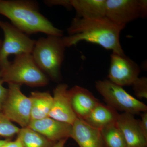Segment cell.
Instances as JSON below:
<instances>
[{
    "label": "cell",
    "mask_w": 147,
    "mask_h": 147,
    "mask_svg": "<svg viewBox=\"0 0 147 147\" xmlns=\"http://www.w3.org/2000/svg\"><path fill=\"white\" fill-rule=\"evenodd\" d=\"M1 73L0 71V80H1Z\"/></svg>",
    "instance_id": "29"
},
{
    "label": "cell",
    "mask_w": 147,
    "mask_h": 147,
    "mask_svg": "<svg viewBox=\"0 0 147 147\" xmlns=\"http://www.w3.org/2000/svg\"><path fill=\"white\" fill-rule=\"evenodd\" d=\"M134 94L140 99L147 98V78L138 77L132 85Z\"/></svg>",
    "instance_id": "21"
},
{
    "label": "cell",
    "mask_w": 147,
    "mask_h": 147,
    "mask_svg": "<svg viewBox=\"0 0 147 147\" xmlns=\"http://www.w3.org/2000/svg\"></svg>",
    "instance_id": "30"
},
{
    "label": "cell",
    "mask_w": 147,
    "mask_h": 147,
    "mask_svg": "<svg viewBox=\"0 0 147 147\" xmlns=\"http://www.w3.org/2000/svg\"><path fill=\"white\" fill-rule=\"evenodd\" d=\"M17 135L24 147H53L57 143L50 141L28 127L20 129Z\"/></svg>",
    "instance_id": "18"
},
{
    "label": "cell",
    "mask_w": 147,
    "mask_h": 147,
    "mask_svg": "<svg viewBox=\"0 0 147 147\" xmlns=\"http://www.w3.org/2000/svg\"><path fill=\"white\" fill-rule=\"evenodd\" d=\"M77 18L94 19L105 16L106 0H70Z\"/></svg>",
    "instance_id": "16"
},
{
    "label": "cell",
    "mask_w": 147,
    "mask_h": 147,
    "mask_svg": "<svg viewBox=\"0 0 147 147\" xmlns=\"http://www.w3.org/2000/svg\"><path fill=\"white\" fill-rule=\"evenodd\" d=\"M110 57L109 80L122 87L132 86L140 74L138 65L125 55L113 53Z\"/></svg>",
    "instance_id": "9"
},
{
    "label": "cell",
    "mask_w": 147,
    "mask_h": 147,
    "mask_svg": "<svg viewBox=\"0 0 147 147\" xmlns=\"http://www.w3.org/2000/svg\"><path fill=\"white\" fill-rule=\"evenodd\" d=\"M2 40H0V48H1V46L2 44Z\"/></svg>",
    "instance_id": "28"
},
{
    "label": "cell",
    "mask_w": 147,
    "mask_h": 147,
    "mask_svg": "<svg viewBox=\"0 0 147 147\" xmlns=\"http://www.w3.org/2000/svg\"><path fill=\"white\" fill-rule=\"evenodd\" d=\"M0 14L27 35L41 32L47 36H63V31L40 13L38 5L34 1L0 0Z\"/></svg>",
    "instance_id": "2"
},
{
    "label": "cell",
    "mask_w": 147,
    "mask_h": 147,
    "mask_svg": "<svg viewBox=\"0 0 147 147\" xmlns=\"http://www.w3.org/2000/svg\"><path fill=\"white\" fill-rule=\"evenodd\" d=\"M53 104L49 117L72 125L77 118L71 106L67 85H58L53 90Z\"/></svg>",
    "instance_id": "10"
},
{
    "label": "cell",
    "mask_w": 147,
    "mask_h": 147,
    "mask_svg": "<svg viewBox=\"0 0 147 147\" xmlns=\"http://www.w3.org/2000/svg\"><path fill=\"white\" fill-rule=\"evenodd\" d=\"M20 128L12 123L2 112H0V136L11 138L18 134Z\"/></svg>",
    "instance_id": "20"
},
{
    "label": "cell",
    "mask_w": 147,
    "mask_h": 147,
    "mask_svg": "<svg viewBox=\"0 0 147 147\" xmlns=\"http://www.w3.org/2000/svg\"><path fill=\"white\" fill-rule=\"evenodd\" d=\"M3 83L0 80V112H2L3 106L8 94V89L3 86Z\"/></svg>",
    "instance_id": "24"
},
{
    "label": "cell",
    "mask_w": 147,
    "mask_h": 147,
    "mask_svg": "<svg viewBox=\"0 0 147 147\" xmlns=\"http://www.w3.org/2000/svg\"><path fill=\"white\" fill-rule=\"evenodd\" d=\"M9 139H7L6 140H0V147H2L3 145L5 144Z\"/></svg>",
    "instance_id": "27"
},
{
    "label": "cell",
    "mask_w": 147,
    "mask_h": 147,
    "mask_svg": "<svg viewBox=\"0 0 147 147\" xmlns=\"http://www.w3.org/2000/svg\"><path fill=\"white\" fill-rule=\"evenodd\" d=\"M45 4L49 6L59 5L67 8H71L70 0H47L44 1Z\"/></svg>",
    "instance_id": "22"
},
{
    "label": "cell",
    "mask_w": 147,
    "mask_h": 147,
    "mask_svg": "<svg viewBox=\"0 0 147 147\" xmlns=\"http://www.w3.org/2000/svg\"><path fill=\"white\" fill-rule=\"evenodd\" d=\"M72 109L77 118L83 120L100 102L86 88L75 86L69 90Z\"/></svg>",
    "instance_id": "14"
},
{
    "label": "cell",
    "mask_w": 147,
    "mask_h": 147,
    "mask_svg": "<svg viewBox=\"0 0 147 147\" xmlns=\"http://www.w3.org/2000/svg\"><path fill=\"white\" fill-rule=\"evenodd\" d=\"M98 92L107 105L116 110L134 115L147 111V106L126 91L123 87L105 79L96 82Z\"/></svg>",
    "instance_id": "5"
},
{
    "label": "cell",
    "mask_w": 147,
    "mask_h": 147,
    "mask_svg": "<svg viewBox=\"0 0 147 147\" xmlns=\"http://www.w3.org/2000/svg\"><path fill=\"white\" fill-rule=\"evenodd\" d=\"M31 102V121L49 117L53 97L47 92H32L29 96Z\"/></svg>",
    "instance_id": "17"
},
{
    "label": "cell",
    "mask_w": 147,
    "mask_h": 147,
    "mask_svg": "<svg viewBox=\"0 0 147 147\" xmlns=\"http://www.w3.org/2000/svg\"><path fill=\"white\" fill-rule=\"evenodd\" d=\"M1 73V81L30 87H42L49 83L47 75L38 67L30 53L15 56L13 62Z\"/></svg>",
    "instance_id": "4"
},
{
    "label": "cell",
    "mask_w": 147,
    "mask_h": 147,
    "mask_svg": "<svg viewBox=\"0 0 147 147\" xmlns=\"http://www.w3.org/2000/svg\"><path fill=\"white\" fill-rule=\"evenodd\" d=\"M68 139H62L57 142L53 147H64Z\"/></svg>",
    "instance_id": "26"
},
{
    "label": "cell",
    "mask_w": 147,
    "mask_h": 147,
    "mask_svg": "<svg viewBox=\"0 0 147 147\" xmlns=\"http://www.w3.org/2000/svg\"><path fill=\"white\" fill-rule=\"evenodd\" d=\"M117 124L125 139L126 147H147V139L142 133L134 115L126 113L119 114Z\"/></svg>",
    "instance_id": "12"
},
{
    "label": "cell",
    "mask_w": 147,
    "mask_h": 147,
    "mask_svg": "<svg viewBox=\"0 0 147 147\" xmlns=\"http://www.w3.org/2000/svg\"><path fill=\"white\" fill-rule=\"evenodd\" d=\"M141 114V119L138 120L139 126L142 133L147 139V111Z\"/></svg>",
    "instance_id": "23"
},
{
    "label": "cell",
    "mask_w": 147,
    "mask_h": 147,
    "mask_svg": "<svg viewBox=\"0 0 147 147\" xmlns=\"http://www.w3.org/2000/svg\"><path fill=\"white\" fill-rule=\"evenodd\" d=\"M0 28L4 36L0 48V71H2L10 65L8 59L10 55L31 54L36 40L8 22L0 21Z\"/></svg>",
    "instance_id": "6"
},
{
    "label": "cell",
    "mask_w": 147,
    "mask_h": 147,
    "mask_svg": "<svg viewBox=\"0 0 147 147\" xmlns=\"http://www.w3.org/2000/svg\"><path fill=\"white\" fill-rule=\"evenodd\" d=\"M147 14L146 0H106L105 16L118 26L125 27Z\"/></svg>",
    "instance_id": "8"
},
{
    "label": "cell",
    "mask_w": 147,
    "mask_h": 147,
    "mask_svg": "<svg viewBox=\"0 0 147 147\" xmlns=\"http://www.w3.org/2000/svg\"><path fill=\"white\" fill-rule=\"evenodd\" d=\"M70 138L79 147H105L100 130L78 118L72 125Z\"/></svg>",
    "instance_id": "13"
},
{
    "label": "cell",
    "mask_w": 147,
    "mask_h": 147,
    "mask_svg": "<svg viewBox=\"0 0 147 147\" xmlns=\"http://www.w3.org/2000/svg\"><path fill=\"white\" fill-rule=\"evenodd\" d=\"M100 130L105 147H126L125 139L117 122Z\"/></svg>",
    "instance_id": "19"
},
{
    "label": "cell",
    "mask_w": 147,
    "mask_h": 147,
    "mask_svg": "<svg viewBox=\"0 0 147 147\" xmlns=\"http://www.w3.org/2000/svg\"><path fill=\"white\" fill-rule=\"evenodd\" d=\"M65 48L63 36H48L36 40L31 53L40 70L55 82H59L61 78V67Z\"/></svg>",
    "instance_id": "3"
},
{
    "label": "cell",
    "mask_w": 147,
    "mask_h": 147,
    "mask_svg": "<svg viewBox=\"0 0 147 147\" xmlns=\"http://www.w3.org/2000/svg\"><path fill=\"white\" fill-rule=\"evenodd\" d=\"M8 94L2 112L11 122L21 128L28 127L31 121V102L21 90V85L9 83Z\"/></svg>",
    "instance_id": "7"
},
{
    "label": "cell",
    "mask_w": 147,
    "mask_h": 147,
    "mask_svg": "<svg viewBox=\"0 0 147 147\" xmlns=\"http://www.w3.org/2000/svg\"><path fill=\"white\" fill-rule=\"evenodd\" d=\"M125 28L106 16L94 19L75 17L67 28L68 36L63 37V40L66 47L85 41L100 45L113 53L125 55L120 41V35Z\"/></svg>",
    "instance_id": "1"
},
{
    "label": "cell",
    "mask_w": 147,
    "mask_h": 147,
    "mask_svg": "<svg viewBox=\"0 0 147 147\" xmlns=\"http://www.w3.org/2000/svg\"><path fill=\"white\" fill-rule=\"evenodd\" d=\"M2 147H24V146L20 140L17 138L14 141H10V140H9L8 142Z\"/></svg>",
    "instance_id": "25"
},
{
    "label": "cell",
    "mask_w": 147,
    "mask_h": 147,
    "mask_svg": "<svg viewBox=\"0 0 147 147\" xmlns=\"http://www.w3.org/2000/svg\"><path fill=\"white\" fill-rule=\"evenodd\" d=\"M119 114L111 106L99 102L84 121L90 126L100 130L117 123Z\"/></svg>",
    "instance_id": "15"
},
{
    "label": "cell",
    "mask_w": 147,
    "mask_h": 147,
    "mask_svg": "<svg viewBox=\"0 0 147 147\" xmlns=\"http://www.w3.org/2000/svg\"><path fill=\"white\" fill-rule=\"evenodd\" d=\"M28 127L55 142L70 138L72 129L71 125L50 117L30 121Z\"/></svg>",
    "instance_id": "11"
}]
</instances>
